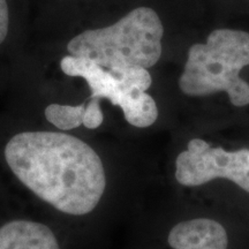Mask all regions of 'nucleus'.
I'll use <instances>...</instances> for the list:
<instances>
[{
  "label": "nucleus",
  "mask_w": 249,
  "mask_h": 249,
  "mask_svg": "<svg viewBox=\"0 0 249 249\" xmlns=\"http://www.w3.org/2000/svg\"><path fill=\"white\" fill-rule=\"evenodd\" d=\"M99 101H101L99 98H91L85 108L82 124L88 129L98 128L104 120Z\"/></svg>",
  "instance_id": "9"
},
{
  "label": "nucleus",
  "mask_w": 249,
  "mask_h": 249,
  "mask_svg": "<svg viewBox=\"0 0 249 249\" xmlns=\"http://www.w3.org/2000/svg\"><path fill=\"white\" fill-rule=\"evenodd\" d=\"M176 179L187 187L226 179L249 193V149L226 151L201 139H193L187 150L177 157Z\"/></svg>",
  "instance_id": "4"
},
{
  "label": "nucleus",
  "mask_w": 249,
  "mask_h": 249,
  "mask_svg": "<svg viewBox=\"0 0 249 249\" xmlns=\"http://www.w3.org/2000/svg\"><path fill=\"white\" fill-rule=\"evenodd\" d=\"M60 67L68 76L85 79L91 91V98H107L113 105L119 107L124 120L132 126L147 128L157 120V104L149 93L128 95L118 76L91 59L66 55L61 59Z\"/></svg>",
  "instance_id": "5"
},
{
  "label": "nucleus",
  "mask_w": 249,
  "mask_h": 249,
  "mask_svg": "<svg viewBox=\"0 0 249 249\" xmlns=\"http://www.w3.org/2000/svg\"><path fill=\"white\" fill-rule=\"evenodd\" d=\"M164 27L152 8L139 7L112 26L90 29L68 43L71 55L91 59L108 71L150 68L161 55Z\"/></svg>",
  "instance_id": "2"
},
{
  "label": "nucleus",
  "mask_w": 249,
  "mask_h": 249,
  "mask_svg": "<svg viewBox=\"0 0 249 249\" xmlns=\"http://www.w3.org/2000/svg\"><path fill=\"white\" fill-rule=\"evenodd\" d=\"M5 158L27 188L68 214L91 213L107 187L97 152L82 140L65 133L17 134L6 144Z\"/></svg>",
  "instance_id": "1"
},
{
  "label": "nucleus",
  "mask_w": 249,
  "mask_h": 249,
  "mask_svg": "<svg viewBox=\"0 0 249 249\" xmlns=\"http://www.w3.org/2000/svg\"><path fill=\"white\" fill-rule=\"evenodd\" d=\"M167 242L173 249H227L229 236L216 220L195 218L173 226Z\"/></svg>",
  "instance_id": "6"
},
{
  "label": "nucleus",
  "mask_w": 249,
  "mask_h": 249,
  "mask_svg": "<svg viewBox=\"0 0 249 249\" xmlns=\"http://www.w3.org/2000/svg\"><path fill=\"white\" fill-rule=\"evenodd\" d=\"M86 107L51 104L45 108V118L61 130H71L82 124Z\"/></svg>",
  "instance_id": "8"
},
{
  "label": "nucleus",
  "mask_w": 249,
  "mask_h": 249,
  "mask_svg": "<svg viewBox=\"0 0 249 249\" xmlns=\"http://www.w3.org/2000/svg\"><path fill=\"white\" fill-rule=\"evenodd\" d=\"M9 15L6 0H0V44L4 42L8 33Z\"/></svg>",
  "instance_id": "10"
},
{
  "label": "nucleus",
  "mask_w": 249,
  "mask_h": 249,
  "mask_svg": "<svg viewBox=\"0 0 249 249\" xmlns=\"http://www.w3.org/2000/svg\"><path fill=\"white\" fill-rule=\"evenodd\" d=\"M0 249H60L54 233L44 224L13 220L0 227Z\"/></svg>",
  "instance_id": "7"
},
{
  "label": "nucleus",
  "mask_w": 249,
  "mask_h": 249,
  "mask_svg": "<svg viewBox=\"0 0 249 249\" xmlns=\"http://www.w3.org/2000/svg\"><path fill=\"white\" fill-rule=\"evenodd\" d=\"M249 65V33L236 29L211 31L205 43L188 50L179 79L185 95L202 97L224 91L236 107L249 105V83L240 71Z\"/></svg>",
  "instance_id": "3"
}]
</instances>
